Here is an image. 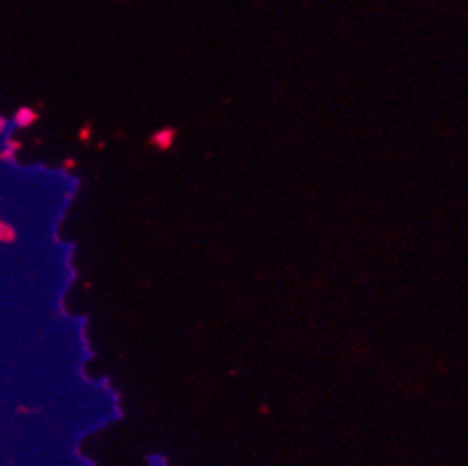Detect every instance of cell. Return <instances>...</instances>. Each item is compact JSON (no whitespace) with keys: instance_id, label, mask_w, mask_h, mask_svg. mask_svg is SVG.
Wrapping results in <instances>:
<instances>
[{"instance_id":"6da1fadb","label":"cell","mask_w":468,"mask_h":466,"mask_svg":"<svg viewBox=\"0 0 468 466\" xmlns=\"http://www.w3.org/2000/svg\"><path fill=\"white\" fill-rule=\"evenodd\" d=\"M155 143L163 148H168L172 144V131H165V132H157Z\"/></svg>"}]
</instances>
